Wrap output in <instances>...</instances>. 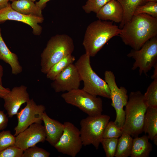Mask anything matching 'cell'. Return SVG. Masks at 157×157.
I'll return each instance as SVG.
<instances>
[{
	"instance_id": "obj_7",
	"label": "cell",
	"mask_w": 157,
	"mask_h": 157,
	"mask_svg": "<svg viewBox=\"0 0 157 157\" xmlns=\"http://www.w3.org/2000/svg\"><path fill=\"white\" fill-rule=\"evenodd\" d=\"M61 97L66 103L78 108L89 116L102 114L103 109L101 99L83 89L67 92L62 94Z\"/></svg>"
},
{
	"instance_id": "obj_2",
	"label": "cell",
	"mask_w": 157,
	"mask_h": 157,
	"mask_svg": "<svg viewBox=\"0 0 157 157\" xmlns=\"http://www.w3.org/2000/svg\"><path fill=\"white\" fill-rule=\"evenodd\" d=\"M121 31L113 22L98 20L90 24L85 33L83 45L86 53L94 57L113 37L119 35Z\"/></svg>"
},
{
	"instance_id": "obj_29",
	"label": "cell",
	"mask_w": 157,
	"mask_h": 157,
	"mask_svg": "<svg viewBox=\"0 0 157 157\" xmlns=\"http://www.w3.org/2000/svg\"><path fill=\"white\" fill-rule=\"evenodd\" d=\"M122 134V130L116 126L114 122H109L104 129L103 138H118Z\"/></svg>"
},
{
	"instance_id": "obj_17",
	"label": "cell",
	"mask_w": 157,
	"mask_h": 157,
	"mask_svg": "<svg viewBox=\"0 0 157 157\" xmlns=\"http://www.w3.org/2000/svg\"><path fill=\"white\" fill-rule=\"evenodd\" d=\"M46 134V140L54 146L58 142L63 132L65 125L58 121L50 117L45 112L42 116Z\"/></svg>"
},
{
	"instance_id": "obj_22",
	"label": "cell",
	"mask_w": 157,
	"mask_h": 157,
	"mask_svg": "<svg viewBox=\"0 0 157 157\" xmlns=\"http://www.w3.org/2000/svg\"><path fill=\"white\" fill-rule=\"evenodd\" d=\"M122 6L124 11L123 19L119 28H122L124 25L129 21L133 15L136 8L144 5L147 0H117Z\"/></svg>"
},
{
	"instance_id": "obj_39",
	"label": "cell",
	"mask_w": 157,
	"mask_h": 157,
	"mask_svg": "<svg viewBox=\"0 0 157 157\" xmlns=\"http://www.w3.org/2000/svg\"><path fill=\"white\" fill-rule=\"evenodd\" d=\"M154 144L157 145V135H156L154 138L153 140Z\"/></svg>"
},
{
	"instance_id": "obj_41",
	"label": "cell",
	"mask_w": 157,
	"mask_h": 157,
	"mask_svg": "<svg viewBox=\"0 0 157 157\" xmlns=\"http://www.w3.org/2000/svg\"><path fill=\"white\" fill-rule=\"evenodd\" d=\"M15 0H10V1H15ZM31 0V1H32L34 2L36 0Z\"/></svg>"
},
{
	"instance_id": "obj_27",
	"label": "cell",
	"mask_w": 157,
	"mask_h": 157,
	"mask_svg": "<svg viewBox=\"0 0 157 157\" xmlns=\"http://www.w3.org/2000/svg\"><path fill=\"white\" fill-rule=\"evenodd\" d=\"M117 138H102L101 141L106 157L115 156L118 142Z\"/></svg>"
},
{
	"instance_id": "obj_32",
	"label": "cell",
	"mask_w": 157,
	"mask_h": 157,
	"mask_svg": "<svg viewBox=\"0 0 157 157\" xmlns=\"http://www.w3.org/2000/svg\"><path fill=\"white\" fill-rule=\"evenodd\" d=\"M24 151L14 145H11L0 152V157H22Z\"/></svg>"
},
{
	"instance_id": "obj_1",
	"label": "cell",
	"mask_w": 157,
	"mask_h": 157,
	"mask_svg": "<svg viewBox=\"0 0 157 157\" xmlns=\"http://www.w3.org/2000/svg\"><path fill=\"white\" fill-rule=\"evenodd\" d=\"M157 35V18L141 14L133 15L124 25L119 36L125 44L138 50Z\"/></svg>"
},
{
	"instance_id": "obj_18",
	"label": "cell",
	"mask_w": 157,
	"mask_h": 157,
	"mask_svg": "<svg viewBox=\"0 0 157 157\" xmlns=\"http://www.w3.org/2000/svg\"><path fill=\"white\" fill-rule=\"evenodd\" d=\"M0 59L10 65L12 74L17 75L22 72V67L19 61L18 56L12 52L7 47L2 38L0 27Z\"/></svg>"
},
{
	"instance_id": "obj_25",
	"label": "cell",
	"mask_w": 157,
	"mask_h": 157,
	"mask_svg": "<svg viewBox=\"0 0 157 157\" xmlns=\"http://www.w3.org/2000/svg\"><path fill=\"white\" fill-rule=\"evenodd\" d=\"M144 97L148 108H157V79L151 83Z\"/></svg>"
},
{
	"instance_id": "obj_9",
	"label": "cell",
	"mask_w": 157,
	"mask_h": 157,
	"mask_svg": "<svg viewBox=\"0 0 157 157\" xmlns=\"http://www.w3.org/2000/svg\"><path fill=\"white\" fill-rule=\"evenodd\" d=\"M104 79L110 90L111 106L116 112V117L114 122L115 125L122 130L125 122V112L124 106L126 105L129 96L127 90L124 87L119 88L116 83L113 72L110 70L105 71Z\"/></svg>"
},
{
	"instance_id": "obj_23",
	"label": "cell",
	"mask_w": 157,
	"mask_h": 157,
	"mask_svg": "<svg viewBox=\"0 0 157 157\" xmlns=\"http://www.w3.org/2000/svg\"><path fill=\"white\" fill-rule=\"evenodd\" d=\"M133 138L126 133H123L118 139L115 156L128 157L130 156L132 150Z\"/></svg>"
},
{
	"instance_id": "obj_13",
	"label": "cell",
	"mask_w": 157,
	"mask_h": 157,
	"mask_svg": "<svg viewBox=\"0 0 157 157\" xmlns=\"http://www.w3.org/2000/svg\"><path fill=\"white\" fill-rule=\"evenodd\" d=\"M46 138L44 126L35 123L15 136L14 145L24 150L39 142H44Z\"/></svg>"
},
{
	"instance_id": "obj_28",
	"label": "cell",
	"mask_w": 157,
	"mask_h": 157,
	"mask_svg": "<svg viewBox=\"0 0 157 157\" xmlns=\"http://www.w3.org/2000/svg\"><path fill=\"white\" fill-rule=\"evenodd\" d=\"M111 0H87L82 8L87 13L93 12L97 13L107 3Z\"/></svg>"
},
{
	"instance_id": "obj_12",
	"label": "cell",
	"mask_w": 157,
	"mask_h": 157,
	"mask_svg": "<svg viewBox=\"0 0 157 157\" xmlns=\"http://www.w3.org/2000/svg\"><path fill=\"white\" fill-rule=\"evenodd\" d=\"M51 86L56 92L79 88L81 80L74 64H69L53 81Z\"/></svg>"
},
{
	"instance_id": "obj_20",
	"label": "cell",
	"mask_w": 157,
	"mask_h": 157,
	"mask_svg": "<svg viewBox=\"0 0 157 157\" xmlns=\"http://www.w3.org/2000/svg\"><path fill=\"white\" fill-rule=\"evenodd\" d=\"M10 5L14 10L22 14L43 17L42 9L31 0H15Z\"/></svg>"
},
{
	"instance_id": "obj_14",
	"label": "cell",
	"mask_w": 157,
	"mask_h": 157,
	"mask_svg": "<svg viewBox=\"0 0 157 157\" xmlns=\"http://www.w3.org/2000/svg\"><path fill=\"white\" fill-rule=\"evenodd\" d=\"M7 20H15L22 22L30 26L33 34L39 35L41 33L42 28L39 24L44 20L43 17L22 14L14 10L9 3L5 7L0 9V23Z\"/></svg>"
},
{
	"instance_id": "obj_24",
	"label": "cell",
	"mask_w": 157,
	"mask_h": 157,
	"mask_svg": "<svg viewBox=\"0 0 157 157\" xmlns=\"http://www.w3.org/2000/svg\"><path fill=\"white\" fill-rule=\"evenodd\" d=\"M75 57L72 54L63 58L53 65L46 74L47 78L53 81L56 77L69 64L73 63Z\"/></svg>"
},
{
	"instance_id": "obj_15",
	"label": "cell",
	"mask_w": 157,
	"mask_h": 157,
	"mask_svg": "<svg viewBox=\"0 0 157 157\" xmlns=\"http://www.w3.org/2000/svg\"><path fill=\"white\" fill-rule=\"evenodd\" d=\"M27 88L23 85L15 87L3 98L4 107L9 117L17 115L22 105L30 99Z\"/></svg>"
},
{
	"instance_id": "obj_30",
	"label": "cell",
	"mask_w": 157,
	"mask_h": 157,
	"mask_svg": "<svg viewBox=\"0 0 157 157\" xmlns=\"http://www.w3.org/2000/svg\"><path fill=\"white\" fill-rule=\"evenodd\" d=\"M15 137L9 130L0 132V152L7 147L15 144Z\"/></svg>"
},
{
	"instance_id": "obj_37",
	"label": "cell",
	"mask_w": 157,
	"mask_h": 157,
	"mask_svg": "<svg viewBox=\"0 0 157 157\" xmlns=\"http://www.w3.org/2000/svg\"><path fill=\"white\" fill-rule=\"evenodd\" d=\"M153 67L154 69L153 74L151 76V78L154 80L157 79V64H156Z\"/></svg>"
},
{
	"instance_id": "obj_10",
	"label": "cell",
	"mask_w": 157,
	"mask_h": 157,
	"mask_svg": "<svg viewBox=\"0 0 157 157\" xmlns=\"http://www.w3.org/2000/svg\"><path fill=\"white\" fill-rule=\"evenodd\" d=\"M63 132L54 147L60 153L75 157L83 145L80 130L73 123L66 122L64 123Z\"/></svg>"
},
{
	"instance_id": "obj_16",
	"label": "cell",
	"mask_w": 157,
	"mask_h": 157,
	"mask_svg": "<svg viewBox=\"0 0 157 157\" xmlns=\"http://www.w3.org/2000/svg\"><path fill=\"white\" fill-rule=\"evenodd\" d=\"M123 15V9L120 3L117 0H111L102 7L96 14V17L101 20L120 23Z\"/></svg>"
},
{
	"instance_id": "obj_31",
	"label": "cell",
	"mask_w": 157,
	"mask_h": 157,
	"mask_svg": "<svg viewBox=\"0 0 157 157\" xmlns=\"http://www.w3.org/2000/svg\"><path fill=\"white\" fill-rule=\"evenodd\" d=\"M50 153L35 145L24 150L22 157H49Z\"/></svg>"
},
{
	"instance_id": "obj_36",
	"label": "cell",
	"mask_w": 157,
	"mask_h": 157,
	"mask_svg": "<svg viewBox=\"0 0 157 157\" xmlns=\"http://www.w3.org/2000/svg\"><path fill=\"white\" fill-rule=\"evenodd\" d=\"M10 0H0V9L6 7L8 4Z\"/></svg>"
},
{
	"instance_id": "obj_38",
	"label": "cell",
	"mask_w": 157,
	"mask_h": 157,
	"mask_svg": "<svg viewBox=\"0 0 157 157\" xmlns=\"http://www.w3.org/2000/svg\"><path fill=\"white\" fill-rule=\"evenodd\" d=\"M3 74V69L2 66L0 64V84L2 85V77Z\"/></svg>"
},
{
	"instance_id": "obj_6",
	"label": "cell",
	"mask_w": 157,
	"mask_h": 157,
	"mask_svg": "<svg viewBox=\"0 0 157 157\" xmlns=\"http://www.w3.org/2000/svg\"><path fill=\"white\" fill-rule=\"evenodd\" d=\"M110 116L104 114L89 116L80 122V130L83 145L92 144L98 149L104 129L110 119Z\"/></svg>"
},
{
	"instance_id": "obj_5",
	"label": "cell",
	"mask_w": 157,
	"mask_h": 157,
	"mask_svg": "<svg viewBox=\"0 0 157 157\" xmlns=\"http://www.w3.org/2000/svg\"><path fill=\"white\" fill-rule=\"evenodd\" d=\"M90 57L85 53L81 55L74 64L81 81L83 82V89L92 95L110 99L109 87L105 80L93 70L90 64Z\"/></svg>"
},
{
	"instance_id": "obj_26",
	"label": "cell",
	"mask_w": 157,
	"mask_h": 157,
	"mask_svg": "<svg viewBox=\"0 0 157 157\" xmlns=\"http://www.w3.org/2000/svg\"><path fill=\"white\" fill-rule=\"evenodd\" d=\"M145 14L157 18V2L147 1L144 5L137 7L133 15Z\"/></svg>"
},
{
	"instance_id": "obj_19",
	"label": "cell",
	"mask_w": 157,
	"mask_h": 157,
	"mask_svg": "<svg viewBox=\"0 0 157 157\" xmlns=\"http://www.w3.org/2000/svg\"><path fill=\"white\" fill-rule=\"evenodd\" d=\"M147 135L136 137L133 139L131 157H148L153 146L149 141Z\"/></svg>"
},
{
	"instance_id": "obj_21",
	"label": "cell",
	"mask_w": 157,
	"mask_h": 157,
	"mask_svg": "<svg viewBox=\"0 0 157 157\" xmlns=\"http://www.w3.org/2000/svg\"><path fill=\"white\" fill-rule=\"evenodd\" d=\"M143 131L153 140L157 135V108H148L145 114Z\"/></svg>"
},
{
	"instance_id": "obj_34",
	"label": "cell",
	"mask_w": 157,
	"mask_h": 157,
	"mask_svg": "<svg viewBox=\"0 0 157 157\" xmlns=\"http://www.w3.org/2000/svg\"><path fill=\"white\" fill-rule=\"evenodd\" d=\"M10 90L8 88H6L0 84V98L3 99L8 93Z\"/></svg>"
},
{
	"instance_id": "obj_33",
	"label": "cell",
	"mask_w": 157,
	"mask_h": 157,
	"mask_svg": "<svg viewBox=\"0 0 157 157\" xmlns=\"http://www.w3.org/2000/svg\"><path fill=\"white\" fill-rule=\"evenodd\" d=\"M8 119L3 111L0 110V131L3 130L7 127Z\"/></svg>"
},
{
	"instance_id": "obj_3",
	"label": "cell",
	"mask_w": 157,
	"mask_h": 157,
	"mask_svg": "<svg viewBox=\"0 0 157 157\" xmlns=\"http://www.w3.org/2000/svg\"><path fill=\"white\" fill-rule=\"evenodd\" d=\"M125 106L122 133H126L132 137H138L143 131L144 117L148 108L144 94L139 90L131 92Z\"/></svg>"
},
{
	"instance_id": "obj_8",
	"label": "cell",
	"mask_w": 157,
	"mask_h": 157,
	"mask_svg": "<svg viewBox=\"0 0 157 157\" xmlns=\"http://www.w3.org/2000/svg\"><path fill=\"white\" fill-rule=\"evenodd\" d=\"M127 56L135 60L132 70L138 68L139 75L143 73L147 75L157 64V36L147 41L139 49H132Z\"/></svg>"
},
{
	"instance_id": "obj_40",
	"label": "cell",
	"mask_w": 157,
	"mask_h": 157,
	"mask_svg": "<svg viewBox=\"0 0 157 157\" xmlns=\"http://www.w3.org/2000/svg\"><path fill=\"white\" fill-rule=\"evenodd\" d=\"M147 1H156L157 2V0H147Z\"/></svg>"
},
{
	"instance_id": "obj_35",
	"label": "cell",
	"mask_w": 157,
	"mask_h": 157,
	"mask_svg": "<svg viewBox=\"0 0 157 157\" xmlns=\"http://www.w3.org/2000/svg\"><path fill=\"white\" fill-rule=\"evenodd\" d=\"M50 0H39L35 3L42 10L44 8L47 2Z\"/></svg>"
},
{
	"instance_id": "obj_11",
	"label": "cell",
	"mask_w": 157,
	"mask_h": 157,
	"mask_svg": "<svg viewBox=\"0 0 157 157\" xmlns=\"http://www.w3.org/2000/svg\"><path fill=\"white\" fill-rule=\"evenodd\" d=\"M45 109L44 105H37L33 99H30L25 107L17 114L18 123L14 128V135H17L33 124H41Z\"/></svg>"
},
{
	"instance_id": "obj_4",
	"label": "cell",
	"mask_w": 157,
	"mask_h": 157,
	"mask_svg": "<svg viewBox=\"0 0 157 157\" xmlns=\"http://www.w3.org/2000/svg\"><path fill=\"white\" fill-rule=\"evenodd\" d=\"M74 48L72 39L67 35L57 34L51 37L40 55L41 72L46 74L54 64L72 54Z\"/></svg>"
}]
</instances>
